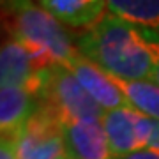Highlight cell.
I'll list each match as a JSON object with an SVG mask.
<instances>
[{
    "label": "cell",
    "mask_w": 159,
    "mask_h": 159,
    "mask_svg": "<svg viewBox=\"0 0 159 159\" xmlns=\"http://www.w3.org/2000/svg\"><path fill=\"white\" fill-rule=\"evenodd\" d=\"M143 34H145V39H147V43H148V50H150V53H152L154 64H156L152 81H156V83L159 85V30L143 29Z\"/></svg>",
    "instance_id": "4fadbf2b"
},
{
    "label": "cell",
    "mask_w": 159,
    "mask_h": 159,
    "mask_svg": "<svg viewBox=\"0 0 159 159\" xmlns=\"http://www.w3.org/2000/svg\"><path fill=\"white\" fill-rule=\"evenodd\" d=\"M46 69H41L18 41L11 39L0 46V89H25L37 96Z\"/></svg>",
    "instance_id": "8992f818"
},
{
    "label": "cell",
    "mask_w": 159,
    "mask_h": 159,
    "mask_svg": "<svg viewBox=\"0 0 159 159\" xmlns=\"http://www.w3.org/2000/svg\"><path fill=\"white\" fill-rule=\"evenodd\" d=\"M113 81L122 90L131 108H134L145 117L159 122V85L156 81H152V80L125 81V80L119 78H113Z\"/></svg>",
    "instance_id": "7c38bea8"
},
{
    "label": "cell",
    "mask_w": 159,
    "mask_h": 159,
    "mask_svg": "<svg viewBox=\"0 0 159 159\" xmlns=\"http://www.w3.org/2000/svg\"><path fill=\"white\" fill-rule=\"evenodd\" d=\"M4 7V27L11 39L25 46L41 69L50 66L69 67L80 57L66 27L34 0H7Z\"/></svg>",
    "instance_id": "7a4b0ae2"
},
{
    "label": "cell",
    "mask_w": 159,
    "mask_h": 159,
    "mask_svg": "<svg viewBox=\"0 0 159 159\" xmlns=\"http://www.w3.org/2000/svg\"><path fill=\"white\" fill-rule=\"evenodd\" d=\"M154 152H159V122L154 120V129H152V136H150V142H148V147Z\"/></svg>",
    "instance_id": "2e32d148"
},
{
    "label": "cell",
    "mask_w": 159,
    "mask_h": 159,
    "mask_svg": "<svg viewBox=\"0 0 159 159\" xmlns=\"http://www.w3.org/2000/svg\"><path fill=\"white\" fill-rule=\"evenodd\" d=\"M80 55L96 64L106 74L125 81L154 78V57L143 34V27L102 14L76 41Z\"/></svg>",
    "instance_id": "6da1fadb"
},
{
    "label": "cell",
    "mask_w": 159,
    "mask_h": 159,
    "mask_svg": "<svg viewBox=\"0 0 159 159\" xmlns=\"http://www.w3.org/2000/svg\"><path fill=\"white\" fill-rule=\"evenodd\" d=\"M4 18H6V7L0 4V23L4 25Z\"/></svg>",
    "instance_id": "e0dca14e"
},
{
    "label": "cell",
    "mask_w": 159,
    "mask_h": 159,
    "mask_svg": "<svg viewBox=\"0 0 159 159\" xmlns=\"http://www.w3.org/2000/svg\"><path fill=\"white\" fill-rule=\"evenodd\" d=\"M110 148L115 159H122L148 147L154 129V120L136 111L134 108H119L106 111L102 117Z\"/></svg>",
    "instance_id": "5b68a950"
},
{
    "label": "cell",
    "mask_w": 159,
    "mask_h": 159,
    "mask_svg": "<svg viewBox=\"0 0 159 159\" xmlns=\"http://www.w3.org/2000/svg\"><path fill=\"white\" fill-rule=\"evenodd\" d=\"M37 106V96L25 89H0V138L14 142Z\"/></svg>",
    "instance_id": "9c48e42d"
},
{
    "label": "cell",
    "mask_w": 159,
    "mask_h": 159,
    "mask_svg": "<svg viewBox=\"0 0 159 159\" xmlns=\"http://www.w3.org/2000/svg\"><path fill=\"white\" fill-rule=\"evenodd\" d=\"M18 159H67L64 120L39 102L14 140Z\"/></svg>",
    "instance_id": "277c9868"
},
{
    "label": "cell",
    "mask_w": 159,
    "mask_h": 159,
    "mask_svg": "<svg viewBox=\"0 0 159 159\" xmlns=\"http://www.w3.org/2000/svg\"><path fill=\"white\" fill-rule=\"evenodd\" d=\"M122 159H159V152H154L150 148H145V150H138V152L129 154V156H125Z\"/></svg>",
    "instance_id": "9a60e30c"
},
{
    "label": "cell",
    "mask_w": 159,
    "mask_h": 159,
    "mask_svg": "<svg viewBox=\"0 0 159 159\" xmlns=\"http://www.w3.org/2000/svg\"><path fill=\"white\" fill-rule=\"evenodd\" d=\"M7 0H0V4H2V6H4V4H6Z\"/></svg>",
    "instance_id": "ac0fdd59"
},
{
    "label": "cell",
    "mask_w": 159,
    "mask_h": 159,
    "mask_svg": "<svg viewBox=\"0 0 159 159\" xmlns=\"http://www.w3.org/2000/svg\"><path fill=\"white\" fill-rule=\"evenodd\" d=\"M37 99L53 110L64 122H101L106 113L64 66L46 69Z\"/></svg>",
    "instance_id": "3957f363"
},
{
    "label": "cell",
    "mask_w": 159,
    "mask_h": 159,
    "mask_svg": "<svg viewBox=\"0 0 159 159\" xmlns=\"http://www.w3.org/2000/svg\"><path fill=\"white\" fill-rule=\"evenodd\" d=\"M67 159H115L102 122H64Z\"/></svg>",
    "instance_id": "ba28073f"
},
{
    "label": "cell",
    "mask_w": 159,
    "mask_h": 159,
    "mask_svg": "<svg viewBox=\"0 0 159 159\" xmlns=\"http://www.w3.org/2000/svg\"><path fill=\"white\" fill-rule=\"evenodd\" d=\"M67 69L74 74V78L80 81V85L90 94V97L104 111L129 106L125 96L117 87L113 78L110 74H106L102 69H99L96 64L87 60L85 57L80 55Z\"/></svg>",
    "instance_id": "52a82bcc"
},
{
    "label": "cell",
    "mask_w": 159,
    "mask_h": 159,
    "mask_svg": "<svg viewBox=\"0 0 159 159\" xmlns=\"http://www.w3.org/2000/svg\"><path fill=\"white\" fill-rule=\"evenodd\" d=\"M0 159H18L16 157V147L12 140L0 138Z\"/></svg>",
    "instance_id": "5bb4252c"
},
{
    "label": "cell",
    "mask_w": 159,
    "mask_h": 159,
    "mask_svg": "<svg viewBox=\"0 0 159 159\" xmlns=\"http://www.w3.org/2000/svg\"><path fill=\"white\" fill-rule=\"evenodd\" d=\"M106 7L131 25L159 30V0H106Z\"/></svg>",
    "instance_id": "8fae6325"
},
{
    "label": "cell",
    "mask_w": 159,
    "mask_h": 159,
    "mask_svg": "<svg viewBox=\"0 0 159 159\" xmlns=\"http://www.w3.org/2000/svg\"><path fill=\"white\" fill-rule=\"evenodd\" d=\"M60 23L74 29L92 27L102 16L106 0H34Z\"/></svg>",
    "instance_id": "30bf717a"
}]
</instances>
